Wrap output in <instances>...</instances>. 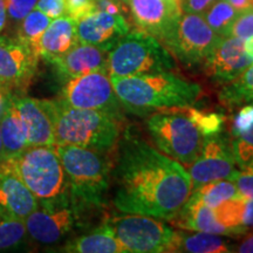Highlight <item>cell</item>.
I'll list each match as a JSON object with an SVG mask.
<instances>
[{
  "label": "cell",
  "mask_w": 253,
  "mask_h": 253,
  "mask_svg": "<svg viewBox=\"0 0 253 253\" xmlns=\"http://www.w3.org/2000/svg\"><path fill=\"white\" fill-rule=\"evenodd\" d=\"M109 78L122 107L138 115L168 108L191 107L202 95L199 84L168 71Z\"/></svg>",
  "instance_id": "obj_2"
},
{
  "label": "cell",
  "mask_w": 253,
  "mask_h": 253,
  "mask_svg": "<svg viewBox=\"0 0 253 253\" xmlns=\"http://www.w3.org/2000/svg\"><path fill=\"white\" fill-rule=\"evenodd\" d=\"M191 194L195 195L204 205L211 209H214L217 205L227 201V199L240 196L236 184L230 179H221V181L208 183V184L199 186Z\"/></svg>",
  "instance_id": "obj_27"
},
{
  "label": "cell",
  "mask_w": 253,
  "mask_h": 253,
  "mask_svg": "<svg viewBox=\"0 0 253 253\" xmlns=\"http://www.w3.org/2000/svg\"><path fill=\"white\" fill-rule=\"evenodd\" d=\"M61 96V101L74 108L101 110L122 116V104L116 96L108 72H93L68 79Z\"/></svg>",
  "instance_id": "obj_10"
},
{
  "label": "cell",
  "mask_w": 253,
  "mask_h": 253,
  "mask_svg": "<svg viewBox=\"0 0 253 253\" xmlns=\"http://www.w3.org/2000/svg\"><path fill=\"white\" fill-rule=\"evenodd\" d=\"M239 11L230 5L225 0H217L203 14L209 26L221 38H227L230 28L238 15Z\"/></svg>",
  "instance_id": "obj_29"
},
{
  "label": "cell",
  "mask_w": 253,
  "mask_h": 253,
  "mask_svg": "<svg viewBox=\"0 0 253 253\" xmlns=\"http://www.w3.org/2000/svg\"><path fill=\"white\" fill-rule=\"evenodd\" d=\"M6 15H7L6 0H0V32L4 30L6 25Z\"/></svg>",
  "instance_id": "obj_44"
},
{
  "label": "cell",
  "mask_w": 253,
  "mask_h": 253,
  "mask_svg": "<svg viewBox=\"0 0 253 253\" xmlns=\"http://www.w3.org/2000/svg\"><path fill=\"white\" fill-rule=\"evenodd\" d=\"M120 1H122V2H126V4H128V1H129V0H120Z\"/></svg>",
  "instance_id": "obj_48"
},
{
  "label": "cell",
  "mask_w": 253,
  "mask_h": 253,
  "mask_svg": "<svg viewBox=\"0 0 253 253\" xmlns=\"http://www.w3.org/2000/svg\"><path fill=\"white\" fill-rule=\"evenodd\" d=\"M167 2H169V4H176V5H179L178 2L176 1V0H166Z\"/></svg>",
  "instance_id": "obj_47"
},
{
  "label": "cell",
  "mask_w": 253,
  "mask_h": 253,
  "mask_svg": "<svg viewBox=\"0 0 253 253\" xmlns=\"http://www.w3.org/2000/svg\"><path fill=\"white\" fill-rule=\"evenodd\" d=\"M79 207L73 202L41 204L26 219L27 235L40 244H54L67 236L78 220Z\"/></svg>",
  "instance_id": "obj_13"
},
{
  "label": "cell",
  "mask_w": 253,
  "mask_h": 253,
  "mask_svg": "<svg viewBox=\"0 0 253 253\" xmlns=\"http://www.w3.org/2000/svg\"><path fill=\"white\" fill-rule=\"evenodd\" d=\"M55 149L67 175L73 203L79 208L102 204L113 169L108 153L67 144H56Z\"/></svg>",
  "instance_id": "obj_4"
},
{
  "label": "cell",
  "mask_w": 253,
  "mask_h": 253,
  "mask_svg": "<svg viewBox=\"0 0 253 253\" xmlns=\"http://www.w3.org/2000/svg\"><path fill=\"white\" fill-rule=\"evenodd\" d=\"M230 5H232L237 11H244V9L251 7L250 0H225Z\"/></svg>",
  "instance_id": "obj_43"
},
{
  "label": "cell",
  "mask_w": 253,
  "mask_h": 253,
  "mask_svg": "<svg viewBox=\"0 0 253 253\" xmlns=\"http://www.w3.org/2000/svg\"><path fill=\"white\" fill-rule=\"evenodd\" d=\"M128 32L129 25L122 14H110L100 9L77 21L79 42L104 46L109 49Z\"/></svg>",
  "instance_id": "obj_18"
},
{
  "label": "cell",
  "mask_w": 253,
  "mask_h": 253,
  "mask_svg": "<svg viewBox=\"0 0 253 253\" xmlns=\"http://www.w3.org/2000/svg\"><path fill=\"white\" fill-rule=\"evenodd\" d=\"M79 42L77 21L72 18L59 17L50 21L38 42L37 52L46 61L65 54Z\"/></svg>",
  "instance_id": "obj_20"
},
{
  "label": "cell",
  "mask_w": 253,
  "mask_h": 253,
  "mask_svg": "<svg viewBox=\"0 0 253 253\" xmlns=\"http://www.w3.org/2000/svg\"><path fill=\"white\" fill-rule=\"evenodd\" d=\"M253 126V104H248L243 107L237 113L232 125L233 137L244 134Z\"/></svg>",
  "instance_id": "obj_36"
},
{
  "label": "cell",
  "mask_w": 253,
  "mask_h": 253,
  "mask_svg": "<svg viewBox=\"0 0 253 253\" xmlns=\"http://www.w3.org/2000/svg\"><path fill=\"white\" fill-rule=\"evenodd\" d=\"M217 0H179L181 9L185 13L203 15Z\"/></svg>",
  "instance_id": "obj_39"
},
{
  "label": "cell",
  "mask_w": 253,
  "mask_h": 253,
  "mask_svg": "<svg viewBox=\"0 0 253 253\" xmlns=\"http://www.w3.org/2000/svg\"><path fill=\"white\" fill-rule=\"evenodd\" d=\"M36 6L50 19L62 17L66 12V0H38Z\"/></svg>",
  "instance_id": "obj_38"
},
{
  "label": "cell",
  "mask_w": 253,
  "mask_h": 253,
  "mask_svg": "<svg viewBox=\"0 0 253 253\" xmlns=\"http://www.w3.org/2000/svg\"><path fill=\"white\" fill-rule=\"evenodd\" d=\"M244 49L246 54L250 55L253 59V37L244 40Z\"/></svg>",
  "instance_id": "obj_45"
},
{
  "label": "cell",
  "mask_w": 253,
  "mask_h": 253,
  "mask_svg": "<svg viewBox=\"0 0 253 253\" xmlns=\"http://www.w3.org/2000/svg\"><path fill=\"white\" fill-rule=\"evenodd\" d=\"M132 20L140 31L150 34L164 43L175 27L181 6L166 0H129Z\"/></svg>",
  "instance_id": "obj_15"
},
{
  "label": "cell",
  "mask_w": 253,
  "mask_h": 253,
  "mask_svg": "<svg viewBox=\"0 0 253 253\" xmlns=\"http://www.w3.org/2000/svg\"><path fill=\"white\" fill-rule=\"evenodd\" d=\"M39 208V201L14 171L0 166V213L1 217L25 220Z\"/></svg>",
  "instance_id": "obj_19"
},
{
  "label": "cell",
  "mask_w": 253,
  "mask_h": 253,
  "mask_svg": "<svg viewBox=\"0 0 253 253\" xmlns=\"http://www.w3.org/2000/svg\"><path fill=\"white\" fill-rule=\"evenodd\" d=\"M221 39L203 15L184 13L179 15L164 45L178 61L195 66L203 63Z\"/></svg>",
  "instance_id": "obj_9"
},
{
  "label": "cell",
  "mask_w": 253,
  "mask_h": 253,
  "mask_svg": "<svg viewBox=\"0 0 253 253\" xmlns=\"http://www.w3.org/2000/svg\"><path fill=\"white\" fill-rule=\"evenodd\" d=\"M126 252H179L182 233L158 218L125 213L107 220Z\"/></svg>",
  "instance_id": "obj_8"
},
{
  "label": "cell",
  "mask_w": 253,
  "mask_h": 253,
  "mask_svg": "<svg viewBox=\"0 0 253 253\" xmlns=\"http://www.w3.org/2000/svg\"><path fill=\"white\" fill-rule=\"evenodd\" d=\"M176 1H177V2H178V4H179V0H176ZM179 6H181V5H179Z\"/></svg>",
  "instance_id": "obj_50"
},
{
  "label": "cell",
  "mask_w": 253,
  "mask_h": 253,
  "mask_svg": "<svg viewBox=\"0 0 253 253\" xmlns=\"http://www.w3.org/2000/svg\"><path fill=\"white\" fill-rule=\"evenodd\" d=\"M176 227L183 230L201 231L220 236H231L226 227L216 220L213 210L202 203L195 195H190L178 214L171 220Z\"/></svg>",
  "instance_id": "obj_22"
},
{
  "label": "cell",
  "mask_w": 253,
  "mask_h": 253,
  "mask_svg": "<svg viewBox=\"0 0 253 253\" xmlns=\"http://www.w3.org/2000/svg\"><path fill=\"white\" fill-rule=\"evenodd\" d=\"M253 63L246 54L244 40L235 37L223 38L204 61L207 74L220 84L235 80Z\"/></svg>",
  "instance_id": "obj_16"
},
{
  "label": "cell",
  "mask_w": 253,
  "mask_h": 253,
  "mask_svg": "<svg viewBox=\"0 0 253 253\" xmlns=\"http://www.w3.org/2000/svg\"><path fill=\"white\" fill-rule=\"evenodd\" d=\"M109 48L104 46L78 42L65 54L50 60L56 71L66 80L88 73L108 72Z\"/></svg>",
  "instance_id": "obj_17"
},
{
  "label": "cell",
  "mask_w": 253,
  "mask_h": 253,
  "mask_svg": "<svg viewBox=\"0 0 253 253\" xmlns=\"http://www.w3.org/2000/svg\"><path fill=\"white\" fill-rule=\"evenodd\" d=\"M71 253H126L109 224L103 223L93 232L82 235L71 240L63 248Z\"/></svg>",
  "instance_id": "obj_23"
},
{
  "label": "cell",
  "mask_w": 253,
  "mask_h": 253,
  "mask_svg": "<svg viewBox=\"0 0 253 253\" xmlns=\"http://www.w3.org/2000/svg\"><path fill=\"white\" fill-rule=\"evenodd\" d=\"M231 150L239 168L248 166L253 161V126L244 134L233 137Z\"/></svg>",
  "instance_id": "obj_32"
},
{
  "label": "cell",
  "mask_w": 253,
  "mask_h": 253,
  "mask_svg": "<svg viewBox=\"0 0 253 253\" xmlns=\"http://www.w3.org/2000/svg\"><path fill=\"white\" fill-rule=\"evenodd\" d=\"M50 21L52 19L43 12L39 11L38 8L32 9L30 13L21 20L18 31V40L26 43L27 46H30L37 52L38 42H39L43 32L48 27Z\"/></svg>",
  "instance_id": "obj_28"
},
{
  "label": "cell",
  "mask_w": 253,
  "mask_h": 253,
  "mask_svg": "<svg viewBox=\"0 0 253 253\" xmlns=\"http://www.w3.org/2000/svg\"><path fill=\"white\" fill-rule=\"evenodd\" d=\"M5 162L6 160H5V153H4V144H2L1 131H0V166H2Z\"/></svg>",
  "instance_id": "obj_46"
},
{
  "label": "cell",
  "mask_w": 253,
  "mask_h": 253,
  "mask_svg": "<svg viewBox=\"0 0 253 253\" xmlns=\"http://www.w3.org/2000/svg\"><path fill=\"white\" fill-rule=\"evenodd\" d=\"M179 252L226 253L232 252V250L220 235L198 231L195 235L185 236L182 233Z\"/></svg>",
  "instance_id": "obj_26"
},
{
  "label": "cell",
  "mask_w": 253,
  "mask_h": 253,
  "mask_svg": "<svg viewBox=\"0 0 253 253\" xmlns=\"http://www.w3.org/2000/svg\"><path fill=\"white\" fill-rule=\"evenodd\" d=\"M186 115L197 126L198 130L202 132L204 137L218 135L223 128L224 116L216 113L202 112V110L190 108V107H183Z\"/></svg>",
  "instance_id": "obj_31"
},
{
  "label": "cell",
  "mask_w": 253,
  "mask_h": 253,
  "mask_svg": "<svg viewBox=\"0 0 253 253\" xmlns=\"http://www.w3.org/2000/svg\"><path fill=\"white\" fill-rule=\"evenodd\" d=\"M231 145L220 136H209L204 138L203 147L198 157L190 164L189 175L191 177L192 191L208 183L230 179L238 170Z\"/></svg>",
  "instance_id": "obj_12"
},
{
  "label": "cell",
  "mask_w": 253,
  "mask_h": 253,
  "mask_svg": "<svg viewBox=\"0 0 253 253\" xmlns=\"http://www.w3.org/2000/svg\"><path fill=\"white\" fill-rule=\"evenodd\" d=\"M0 131L6 162L17 158L28 148L23 120L12 94L6 95L5 97L4 108L0 114Z\"/></svg>",
  "instance_id": "obj_21"
},
{
  "label": "cell",
  "mask_w": 253,
  "mask_h": 253,
  "mask_svg": "<svg viewBox=\"0 0 253 253\" xmlns=\"http://www.w3.org/2000/svg\"><path fill=\"white\" fill-rule=\"evenodd\" d=\"M147 129L157 149L183 166L194 162L204 143L205 137L183 107L153 114L147 120Z\"/></svg>",
  "instance_id": "obj_7"
},
{
  "label": "cell",
  "mask_w": 253,
  "mask_h": 253,
  "mask_svg": "<svg viewBox=\"0 0 253 253\" xmlns=\"http://www.w3.org/2000/svg\"><path fill=\"white\" fill-rule=\"evenodd\" d=\"M19 176L40 204L72 202L67 175L54 147H28L14 160L4 163Z\"/></svg>",
  "instance_id": "obj_5"
},
{
  "label": "cell",
  "mask_w": 253,
  "mask_h": 253,
  "mask_svg": "<svg viewBox=\"0 0 253 253\" xmlns=\"http://www.w3.org/2000/svg\"><path fill=\"white\" fill-rule=\"evenodd\" d=\"M114 204L122 213L172 220L192 192L191 177L177 161L126 134L119 141Z\"/></svg>",
  "instance_id": "obj_1"
},
{
  "label": "cell",
  "mask_w": 253,
  "mask_h": 253,
  "mask_svg": "<svg viewBox=\"0 0 253 253\" xmlns=\"http://www.w3.org/2000/svg\"><path fill=\"white\" fill-rule=\"evenodd\" d=\"M219 99L225 106H238L253 101V63L235 80L227 82Z\"/></svg>",
  "instance_id": "obj_25"
},
{
  "label": "cell",
  "mask_w": 253,
  "mask_h": 253,
  "mask_svg": "<svg viewBox=\"0 0 253 253\" xmlns=\"http://www.w3.org/2000/svg\"><path fill=\"white\" fill-rule=\"evenodd\" d=\"M97 8L100 11L108 12L110 14H121L123 11L122 1H116V0H96Z\"/></svg>",
  "instance_id": "obj_40"
},
{
  "label": "cell",
  "mask_w": 253,
  "mask_h": 253,
  "mask_svg": "<svg viewBox=\"0 0 253 253\" xmlns=\"http://www.w3.org/2000/svg\"><path fill=\"white\" fill-rule=\"evenodd\" d=\"M25 220L0 217V251L18 248L26 238Z\"/></svg>",
  "instance_id": "obj_30"
},
{
  "label": "cell",
  "mask_w": 253,
  "mask_h": 253,
  "mask_svg": "<svg viewBox=\"0 0 253 253\" xmlns=\"http://www.w3.org/2000/svg\"><path fill=\"white\" fill-rule=\"evenodd\" d=\"M229 37L246 40L253 37V7L240 11L230 28Z\"/></svg>",
  "instance_id": "obj_33"
},
{
  "label": "cell",
  "mask_w": 253,
  "mask_h": 253,
  "mask_svg": "<svg viewBox=\"0 0 253 253\" xmlns=\"http://www.w3.org/2000/svg\"><path fill=\"white\" fill-rule=\"evenodd\" d=\"M243 225H244L245 230L248 231V232L253 230V199L246 198Z\"/></svg>",
  "instance_id": "obj_41"
},
{
  "label": "cell",
  "mask_w": 253,
  "mask_h": 253,
  "mask_svg": "<svg viewBox=\"0 0 253 253\" xmlns=\"http://www.w3.org/2000/svg\"><path fill=\"white\" fill-rule=\"evenodd\" d=\"M0 217H1V213H0Z\"/></svg>",
  "instance_id": "obj_51"
},
{
  "label": "cell",
  "mask_w": 253,
  "mask_h": 253,
  "mask_svg": "<svg viewBox=\"0 0 253 253\" xmlns=\"http://www.w3.org/2000/svg\"><path fill=\"white\" fill-rule=\"evenodd\" d=\"M245 202L246 198L239 196V197L227 199L212 209L216 220L230 231L231 236H240L248 233L243 225Z\"/></svg>",
  "instance_id": "obj_24"
},
{
  "label": "cell",
  "mask_w": 253,
  "mask_h": 253,
  "mask_svg": "<svg viewBox=\"0 0 253 253\" xmlns=\"http://www.w3.org/2000/svg\"><path fill=\"white\" fill-rule=\"evenodd\" d=\"M38 0H6L7 13L13 20H23L36 7Z\"/></svg>",
  "instance_id": "obj_37"
},
{
  "label": "cell",
  "mask_w": 253,
  "mask_h": 253,
  "mask_svg": "<svg viewBox=\"0 0 253 253\" xmlns=\"http://www.w3.org/2000/svg\"><path fill=\"white\" fill-rule=\"evenodd\" d=\"M122 116L94 109H81L54 101L56 144L78 145L110 153L121 137Z\"/></svg>",
  "instance_id": "obj_3"
},
{
  "label": "cell",
  "mask_w": 253,
  "mask_h": 253,
  "mask_svg": "<svg viewBox=\"0 0 253 253\" xmlns=\"http://www.w3.org/2000/svg\"><path fill=\"white\" fill-rule=\"evenodd\" d=\"M175 60L156 38L134 31L120 38L109 50V77H135L175 68Z\"/></svg>",
  "instance_id": "obj_6"
},
{
  "label": "cell",
  "mask_w": 253,
  "mask_h": 253,
  "mask_svg": "<svg viewBox=\"0 0 253 253\" xmlns=\"http://www.w3.org/2000/svg\"><path fill=\"white\" fill-rule=\"evenodd\" d=\"M232 182L236 184L242 197L253 199V169L249 167L240 168L233 177Z\"/></svg>",
  "instance_id": "obj_35"
},
{
  "label": "cell",
  "mask_w": 253,
  "mask_h": 253,
  "mask_svg": "<svg viewBox=\"0 0 253 253\" xmlns=\"http://www.w3.org/2000/svg\"><path fill=\"white\" fill-rule=\"evenodd\" d=\"M97 9L96 0H66L65 13L75 21L81 20Z\"/></svg>",
  "instance_id": "obj_34"
},
{
  "label": "cell",
  "mask_w": 253,
  "mask_h": 253,
  "mask_svg": "<svg viewBox=\"0 0 253 253\" xmlns=\"http://www.w3.org/2000/svg\"><path fill=\"white\" fill-rule=\"evenodd\" d=\"M39 58L26 43L0 37V93L24 90L36 74Z\"/></svg>",
  "instance_id": "obj_11"
},
{
  "label": "cell",
  "mask_w": 253,
  "mask_h": 253,
  "mask_svg": "<svg viewBox=\"0 0 253 253\" xmlns=\"http://www.w3.org/2000/svg\"><path fill=\"white\" fill-rule=\"evenodd\" d=\"M13 95L15 106L23 120L28 147H54V101L38 100Z\"/></svg>",
  "instance_id": "obj_14"
},
{
  "label": "cell",
  "mask_w": 253,
  "mask_h": 253,
  "mask_svg": "<svg viewBox=\"0 0 253 253\" xmlns=\"http://www.w3.org/2000/svg\"><path fill=\"white\" fill-rule=\"evenodd\" d=\"M250 5H251V7H253V0H250Z\"/></svg>",
  "instance_id": "obj_49"
},
{
  "label": "cell",
  "mask_w": 253,
  "mask_h": 253,
  "mask_svg": "<svg viewBox=\"0 0 253 253\" xmlns=\"http://www.w3.org/2000/svg\"><path fill=\"white\" fill-rule=\"evenodd\" d=\"M237 251L242 253H251L253 252V231L246 233L245 239L240 243V245L237 248Z\"/></svg>",
  "instance_id": "obj_42"
}]
</instances>
